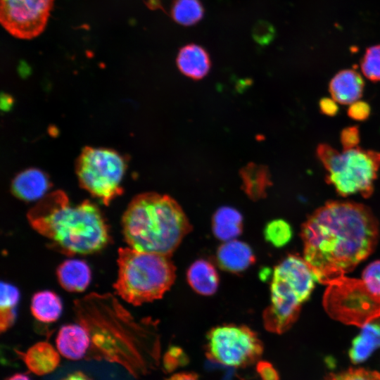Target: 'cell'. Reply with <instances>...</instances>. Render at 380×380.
<instances>
[{
    "mask_svg": "<svg viewBox=\"0 0 380 380\" xmlns=\"http://www.w3.org/2000/svg\"><path fill=\"white\" fill-rule=\"evenodd\" d=\"M327 173L326 182L343 197L360 194L370 197L380 168V152L356 147L339 152L327 144L316 149Z\"/></svg>",
    "mask_w": 380,
    "mask_h": 380,
    "instance_id": "8992f818",
    "label": "cell"
},
{
    "mask_svg": "<svg viewBox=\"0 0 380 380\" xmlns=\"http://www.w3.org/2000/svg\"><path fill=\"white\" fill-rule=\"evenodd\" d=\"M60 380H91V378L87 376L85 373L77 371L68 374L65 377L62 378Z\"/></svg>",
    "mask_w": 380,
    "mask_h": 380,
    "instance_id": "d590c367",
    "label": "cell"
},
{
    "mask_svg": "<svg viewBox=\"0 0 380 380\" xmlns=\"http://www.w3.org/2000/svg\"><path fill=\"white\" fill-rule=\"evenodd\" d=\"M176 61L180 72L194 80L205 77L211 65L207 51L203 47L194 44L181 48Z\"/></svg>",
    "mask_w": 380,
    "mask_h": 380,
    "instance_id": "e0dca14e",
    "label": "cell"
},
{
    "mask_svg": "<svg viewBox=\"0 0 380 380\" xmlns=\"http://www.w3.org/2000/svg\"><path fill=\"white\" fill-rule=\"evenodd\" d=\"M380 348V318L374 319L363 327L355 336L349 349V357L353 364L367 360L373 352Z\"/></svg>",
    "mask_w": 380,
    "mask_h": 380,
    "instance_id": "ac0fdd59",
    "label": "cell"
},
{
    "mask_svg": "<svg viewBox=\"0 0 380 380\" xmlns=\"http://www.w3.org/2000/svg\"><path fill=\"white\" fill-rule=\"evenodd\" d=\"M186 355L182 350L176 346L170 348L163 357L164 368L169 372L174 370L182 361L185 362Z\"/></svg>",
    "mask_w": 380,
    "mask_h": 380,
    "instance_id": "4dcf8cb0",
    "label": "cell"
},
{
    "mask_svg": "<svg viewBox=\"0 0 380 380\" xmlns=\"http://www.w3.org/2000/svg\"><path fill=\"white\" fill-rule=\"evenodd\" d=\"M364 88V80L354 69L338 72L329 84V91L332 99L343 105L358 101L362 96Z\"/></svg>",
    "mask_w": 380,
    "mask_h": 380,
    "instance_id": "7c38bea8",
    "label": "cell"
},
{
    "mask_svg": "<svg viewBox=\"0 0 380 380\" xmlns=\"http://www.w3.org/2000/svg\"><path fill=\"white\" fill-rule=\"evenodd\" d=\"M242 227V216L233 208L222 207L213 215V231L214 235L222 241L235 239L241 233Z\"/></svg>",
    "mask_w": 380,
    "mask_h": 380,
    "instance_id": "44dd1931",
    "label": "cell"
},
{
    "mask_svg": "<svg viewBox=\"0 0 380 380\" xmlns=\"http://www.w3.org/2000/svg\"><path fill=\"white\" fill-rule=\"evenodd\" d=\"M125 170V158L106 148H84L75 164L80 185L106 205L122 194Z\"/></svg>",
    "mask_w": 380,
    "mask_h": 380,
    "instance_id": "52a82bcc",
    "label": "cell"
},
{
    "mask_svg": "<svg viewBox=\"0 0 380 380\" xmlns=\"http://www.w3.org/2000/svg\"><path fill=\"white\" fill-rule=\"evenodd\" d=\"M217 260L224 270L239 272L246 270L255 261L251 247L235 239L225 241L217 252Z\"/></svg>",
    "mask_w": 380,
    "mask_h": 380,
    "instance_id": "5bb4252c",
    "label": "cell"
},
{
    "mask_svg": "<svg viewBox=\"0 0 380 380\" xmlns=\"http://www.w3.org/2000/svg\"><path fill=\"white\" fill-rule=\"evenodd\" d=\"M6 99L4 100L3 99H1V103H4L5 104L4 106H2L1 107L2 108H4L5 110H7V108H9L11 105V98L9 97L8 96H5Z\"/></svg>",
    "mask_w": 380,
    "mask_h": 380,
    "instance_id": "74e56055",
    "label": "cell"
},
{
    "mask_svg": "<svg viewBox=\"0 0 380 380\" xmlns=\"http://www.w3.org/2000/svg\"><path fill=\"white\" fill-rule=\"evenodd\" d=\"M240 175L242 188L250 198L257 201L266 196L267 189L272 184L267 167L249 163L241 169Z\"/></svg>",
    "mask_w": 380,
    "mask_h": 380,
    "instance_id": "ffe728a7",
    "label": "cell"
},
{
    "mask_svg": "<svg viewBox=\"0 0 380 380\" xmlns=\"http://www.w3.org/2000/svg\"><path fill=\"white\" fill-rule=\"evenodd\" d=\"M317 281L305 259L289 255L275 267L271 281L270 305L265 310V329L282 334L298 319L301 305L310 298Z\"/></svg>",
    "mask_w": 380,
    "mask_h": 380,
    "instance_id": "5b68a950",
    "label": "cell"
},
{
    "mask_svg": "<svg viewBox=\"0 0 380 380\" xmlns=\"http://www.w3.org/2000/svg\"><path fill=\"white\" fill-rule=\"evenodd\" d=\"M276 32L271 23L265 20L258 21L252 30L253 39L260 45H268L275 37Z\"/></svg>",
    "mask_w": 380,
    "mask_h": 380,
    "instance_id": "f1b7e54d",
    "label": "cell"
},
{
    "mask_svg": "<svg viewBox=\"0 0 380 380\" xmlns=\"http://www.w3.org/2000/svg\"><path fill=\"white\" fill-rule=\"evenodd\" d=\"M118 277L114 289L133 305L161 298L175 279V267L170 256L120 248Z\"/></svg>",
    "mask_w": 380,
    "mask_h": 380,
    "instance_id": "277c9868",
    "label": "cell"
},
{
    "mask_svg": "<svg viewBox=\"0 0 380 380\" xmlns=\"http://www.w3.org/2000/svg\"><path fill=\"white\" fill-rule=\"evenodd\" d=\"M58 350L46 341H39L22 354L27 368L36 375L42 376L54 371L60 362Z\"/></svg>",
    "mask_w": 380,
    "mask_h": 380,
    "instance_id": "9a60e30c",
    "label": "cell"
},
{
    "mask_svg": "<svg viewBox=\"0 0 380 380\" xmlns=\"http://www.w3.org/2000/svg\"><path fill=\"white\" fill-rule=\"evenodd\" d=\"M165 380H200L198 376L193 372H180L172 375Z\"/></svg>",
    "mask_w": 380,
    "mask_h": 380,
    "instance_id": "e575fe53",
    "label": "cell"
},
{
    "mask_svg": "<svg viewBox=\"0 0 380 380\" xmlns=\"http://www.w3.org/2000/svg\"><path fill=\"white\" fill-rule=\"evenodd\" d=\"M204 14L200 0H173L171 16L177 23L190 26L201 20Z\"/></svg>",
    "mask_w": 380,
    "mask_h": 380,
    "instance_id": "cb8c5ba5",
    "label": "cell"
},
{
    "mask_svg": "<svg viewBox=\"0 0 380 380\" xmlns=\"http://www.w3.org/2000/svg\"><path fill=\"white\" fill-rule=\"evenodd\" d=\"M187 280L197 293L210 296L213 294L219 284V277L215 267L205 260H198L189 267Z\"/></svg>",
    "mask_w": 380,
    "mask_h": 380,
    "instance_id": "d6986e66",
    "label": "cell"
},
{
    "mask_svg": "<svg viewBox=\"0 0 380 380\" xmlns=\"http://www.w3.org/2000/svg\"><path fill=\"white\" fill-rule=\"evenodd\" d=\"M323 380H380V373L362 368H350L329 374Z\"/></svg>",
    "mask_w": 380,
    "mask_h": 380,
    "instance_id": "4316f807",
    "label": "cell"
},
{
    "mask_svg": "<svg viewBox=\"0 0 380 380\" xmlns=\"http://www.w3.org/2000/svg\"><path fill=\"white\" fill-rule=\"evenodd\" d=\"M122 227L129 247L168 256L191 229L184 212L172 198L153 192L133 198L122 215Z\"/></svg>",
    "mask_w": 380,
    "mask_h": 380,
    "instance_id": "3957f363",
    "label": "cell"
},
{
    "mask_svg": "<svg viewBox=\"0 0 380 380\" xmlns=\"http://www.w3.org/2000/svg\"><path fill=\"white\" fill-rule=\"evenodd\" d=\"M205 350L208 358L216 362L242 368L260 360L263 345L257 334L249 327L224 324L208 331Z\"/></svg>",
    "mask_w": 380,
    "mask_h": 380,
    "instance_id": "9c48e42d",
    "label": "cell"
},
{
    "mask_svg": "<svg viewBox=\"0 0 380 380\" xmlns=\"http://www.w3.org/2000/svg\"><path fill=\"white\" fill-rule=\"evenodd\" d=\"M5 380H32L27 375L22 373L14 374Z\"/></svg>",
    "mask_w": 380,
    "mask_h": 380,
    "instance_id": "8d00e7d4",
    "label": "cell"
},
{
    "mask_svg": "<svg viewBox=\"0 0 380 380\" xmlns=\"http://www.w3.org/2000/svg\"><path fill=\"white\" fill-rule=\"evenodd\" d=\"M91 336L87 329L81 324H66L59 329L56 348L64 357L71 360L82 359L91 343Z\"/></svg>",
    "mask_w": 380,
    "mask_h": 380,
    "instance_id": "8fae6325",
    "label": "cell"
},
{
    "mask_svg": "<svg viewBox=\"0 0 380 380\" xmlns=\"http://www.w3.org/2000/svg\"><path fill=\"white\" fill-rule=\"evenodd\" d=\"M49 187L50 182L47 176L36 168L22 171L14 177L11 183L13 194L25 201L42 198Z\"/></svg>",
    "mask_w": 380,
    "mask_h": 380,
    "instance_id": "4fadbf2b",
    "label": "cell"
},
{
    "mask_svg": "<svg viewBox=\"0 0 380 380\" xmlns=\"http://www.w3.org/2000/svg\"><path fill=\"white\" fill-rule=\"evenodd\" d=\"M349 118L357 121H365L370 115L371 107L364 101H357L350 104L347 110Z\"/></svg>",
    "mask_w": 380,
    "mask_h": 380,
    "instance_id": "1f68e13d",
    "label": "cell"
},
{
    "mask_svg": "<svg viewBox=\"0 0 380 380\" xmlns=\"http://www.w3.org/2000/svg\"><path fill=\"white\" fill-rule=\"evenodd\" d=\"M340 141L343 150L358 147L360 141V129L357 126L344 128L340 134Z\"/></svg>",
    "mask_w": 380,
    "mask_h": 380,
    "instance_id": "f546056e",
    "label": "cell"
},
{
    "mask_svg": "<svg viewBox=\"0 0 380 380\" xmlns=\"http://www.w3.org/2000/svg\"><path fill=\"white\" fill-rule=\"evenodd\" d=\"M264 236L265 240L274 247L281 248L291 240L293 229L286 220L276 219L266 224L264 229Z\"/></svg>",
    "mask_w": 380,
    "mask_h": 380,
    "instance_id": "d4e9b609",
    "label": "cell"
},
{
    "mask_svg": "<svg viewBox=\"0 0 380 380\" xmlns=\"http://www.w3.org/2000/svg\"><path fill=\"white\" fill-rule=\"evenodd\" d=\"M303 257L317 281L328 284L351 272L374 251L378 221L364 204L330 201L303 224Z\"/></svg>",
    "mask_w": 380,
    "mask_h": 380,
    "instance_id": "6da1fadb",
    "label": "cell"
},
{
    "mask_svg": "<svg viewBox=\"0 0 380 380\" xmlns=\"http://www.w3.org/2000/svg\"><path fill=\"white\" fill-rule=\"evenodd\" d=\"M327 285L322 303L332 319L362 327L380 318V296L371 292L362 280L343 276Z\"/></svg>",
    "mask_w": 380,
    "mask_h": 380,
    "instance_id": "ba28073f",
    "label": "cell"
},
{
    "mask_svg": "<svg viewBox=\"0 0 380 380\" xmlns=\"http://www.w3.org/2000/svg\"><path fill=\"white\" fill-rule=\"evenodd\" d=\"M57 279L63 289L69 292H82L89 286L91 272L86 262L70 259L56 270Z\"/></svg>",
    "mask_w": 380,
    "mask_h": 380,
    "instance_id": "2e32d148",
    "label": "cell"
},
{
    "mask_svg": "<svg viewBox=\"0 0 380 380\" xmlns=\"http://www.w3.org/2000/svg\"><path fill=\"white\" fill-rule=\"evenodd\" d=\"M27 220L51 246L67 255L96 253L109 241V229L99 208L84 201L72 205L67 195L56 191L28 211Z\"/></svg>",
    "mask_w": 380,
    "mask_h": 380,
    "instance_id": "7a4b0ae2",
    "label": "cell"
},
{
    "mask_svg": "<svg viewBox=\"0 0 380 380\" xmlns=\"http://www.w3.org/2000/svg\"><path fill=\"white\" fill-rule=\"evenodd\" d=\"M334 99L322 98L319 102V107L322 114L332 117L338 112V106Z\"/></svg>",
    "mask_w": 380,
    "mask_h": 380,
    "instance_id": "836d02e7",
    "label": "cell"
},
{
    "mask_svg": "<svg viewBox=\"0 0 380 380\" xmlns=\"http://www.w3.org/2000/svg\"><path fill=\"white\" fill-rule=\"evenodd\" d=\"M30 309L35 319L42 322L51 323L60 317L63 305L56 293L51 291H42L32 296Z\"/></svg>",
    "mask_w": 380,
    "mask_h": 380,
    "instance_id": "7402d4cb",
    "label": "cell"
},
{
    "mask_svg": "<svg viewBox=\"0 0 380 380\" xmlns=\"http://www.w3.org/2000/svg\"><path fill=\"white\" fill-rule=\"evenodd\" d=\"M362 277L369 290L380 296V260L369 263L362 272Z\"/></svg>",
    "mask_w": 380,
    "mask_h": 380,
    "instance_id": "83f0119b",
    "label": "cell"
},
{
    "mask_svg": "<svg viewBox=\"0 0 380 380\" xmlns=\"http://www.w3.org/2000/svg\"><path fill=\"white\" fill-rule=\"evenodd\" d=\"M256 372L260 380H279V375L275 367L269 362L258 360Z\"/></svg>",
    "mask_w": 380,
    "mask_h": 380,
    "instance_id": "d6a6232c",
    "label": "cell"
},
{
    "mask_svg": "<svg viewBox=\"0 0 380 380\" xmlns=\"http://www.w3.org/2000/svg\"><path fill=\"white\" fill-rule=\"evenodd\" d=\"M20 298L17 287L13 284L1 282L0 293V330L7 331L15 319V307Z\"/></svg>",
    "mask_w": 380,
    "mask_h": 380,
    "instance_id": "603a6c76",
    "label": "cell"
},
{
    "mask_svg": "<svg viewBox=\"0 0 380 380\" xmlns=\"http://www.w3.org/2000/svg\"><path fill=\"white\" fill-rule=\"evenodd\" d=\"M362 72L369 80L380 81V44L368 47L360 62Z\"/></svg>",
    "mask_w": 380,
    "mask_h": 380,
    "instance_id": "484cf974",
    "label": "cell"
},
{
    "mask_svg": "<svg viewBox=\"0 0 380 380\" xmlns=\"http://www.w3.org/2000/svg\"><path fill=\"white\" fill-rule=\"evenodd\" d=\"M55 0H0V22L13 37L32 39L45 30Z\"/></svg>",
    "mask_w": 380,
    "mask_h": 380,
    "instance_id": "30bf717a",
    "label": "cell"
}]
</instances>
